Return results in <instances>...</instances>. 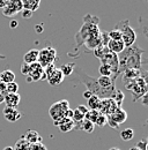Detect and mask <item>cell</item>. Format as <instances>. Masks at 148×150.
<instances>
[{"label": "cell", "mask_w": 148, "mask_h": 150, "mask_svg": "<svg viewBox=\"0 0 148 150\" xmlns=\"http://www.w3.org/2000/svg\"><path fill=\"white\" fill-rule=\"evenodd\" d=\"M129 82V81H125ZM125 87L131 90V93L133 95V102H135L137 99L144 97L145 95H147V81H146V76H140L135 80H131L130 83H125Z\"/></svg>", "instance_id": "cell-3"}, {"label": "cell", "mask_w": 148, "mask_h": 150, "mask_svg": "<svg viewBox=\"0 0 148 150\" xmlns=\"http://www.w3.org/2000/svg\"><path fill=\"white\" fill-rule=\"evenodd\" d=\"M18 20H12L11 21V23H9V27L12 28V29H15V28H18Z\"/></svg>", "instance_id": "cell-42"}, {"label": "cell", "mask_w": 148, "mask_h": 150, "mask_svg": "<svg viewBox=\"0 0 148 150\" xmlns=\"http://www.w3.org/2000/svg\"><path fill=\"white\" fill-rule=\"evenodd\" d=\"M129 150H139V149H138L137 147H132V148H130Z\"/></svg>", "instance_id": "cell-47"}, {"label": "cell", "mask_w": 148, "mask_h": 150, "mask_svg": "<svg viewBox=\"0 0 148 150\" xmlns=\"http://www.w3.org/2000/svg\"><path fill=\"white\" fill-rule=\"evenodd\" d=\"M76 110H78V111H79L80 113H82L83 115H85L86 113L89 111V109H88V108H87L86 105H79V106L76 108Z\"/></svg>", "instance_id": "cell-39"}, {"label": "cell", "mask_w": 148, "mask_h": 150, "mask_svg": "<svg viewBox=\"0 0 148 150\" xmlns=\"http://www.w3.org/2000/svg\"><path fill=\"white\" fill-rule=\"evenodd\" d=\"M74 125H75V127H76V126H81L80 129L85 131L86 133H92L94 129H95V125L92 124V121H88V120H86V119H83L81 122H78V124H74ZM75 127H74V128H75Z\"/></svg>", "instance_id": "cell-22"}, {"label": "cell", "mask_w": 148, "mask_h": 150, "mask_svg": "<svg viewBox=\"0 0 148 150\" xmlns=\"http://www.w3.org/2000/svg\"><path fill=\"white\" fill-rule=\"evenodd\" d=\"M26 81H27L28 83H30V82H33V79H31L29 75H27V77H26Z\"/></svg>", "instance_id": "cell-44"}, {"label": "cell", "mask_w": 148, "mask_h": 150, "mask_svg": "<svg viewBox=\"0 0 148 150\" xmlns=\"http://www.w3.org/2000/svg\"><path fill=\"white\" fill-rule=\"evenodd\" d=\"M23 5V9H29L33 13L39 8L41 0H21Z\"/></svg>", "instance_id": "cell-19"}, {"label": "cell", "mask_w": 148, "mask_h": 150, "mask_svg": "<svg viewBox=\"0 0 148 150\" xmlns=\"http://www.w3.org/2000/svg\"><path fill=\"white\" fill-rule=\"evenodd\" d=\"M107 118H108V120H107V124H109V125H110V126H111V127H112V128H115V129H117L119 125H118V124H117L116 121H113V120L111 119V117H110V115H107Z\"/></svg>", "instance_id": "cell-37"}, {"label": "cell", "mask_w": 148, "mask_h": 150, "mask_svg": "<svg viewBox=\"0 0 148 150\" xmlns=\"http://www.w3.org/2000/svg\"><path fill=\"white\" fill-rule=\"evenodd\" d=\"M4 115H5V118H6V120L7 121H9V122H15V121H18L21 119V117H22V114L20 111H18L16 109H13V108H5L4 109Z\"/></svg>", "instance_id": "cell-11"}, {"label": "cell", "mask_w": 148, "mask_h": 150, "mask_svg": "<svg viewBox=\"0 0 148 150\" xmlns=\"http://www.w3.org/2000/svg\"><path fill=\"white\" fill-rule=\"evenodd\" d=\"M74 68H75V64L71 62V64H65V65H61V67L59 68L60 72L63 73L64 77L65 76H70L74 72Z\"/></svg>", "instance_id": "cell-25"}, {"label": "cell", "mask_w": 148, "mask_h": 150, "mask_svg": "<svg viewBox=\"0 0 148 150\" xmlns=\"http://www.w3.org/2000/svg\"><path fill=\"white\" fill-rule=\"evenodd\" d=\"M38 60V50H29L24 57H23V62L24 64H28V65H31V64H35Z\"/></svg>", "instance_id": "cell-18"}, {"label": "cell", "mask_w": 148, "mask_h": 150, "mask_svg": "<svg viewBox=\"0 0 148 150\" xmlns=\"http://www.w3.org/2000/svg\"><path fill=\"white\" fill-rule=\"evenodd\" d=\"M20 100H21V96L18 94H6L4 96V102L6 103L7 108L15 109L20 104Z\"/></svg>", "instance_id": "cell-12"}, {"label": "cell", "mask_w": 148, "mask_h": 150, "mask_svg": "<svg viewBox=\"0 0 148 150\" xmlns=\"http://www.w3.org/2000/svg\"><path fill=\"white\" fill-rule=\"evenodd\" d=\"M101 64L108 65L112 69V73L115 77H118V56L113 52H110L109 50L103 54V57L101 58Z\"/></svg>", "instance_id": "cell-7"}, {"label": "cell", "mask_w": 148, "mask_h": 150, "mask_svg": "<svg viewBox=\"0 0 148 150\" xmlns=\"http://www.w3.org/2000/svg\"><path fill=\"white\" fill-rule=\"evenodd\" d=\"M145 53V50L138 46L125 47L118 56V74L124 73L127 69H140V66L144 64L141 57Z\"/></svg>", "instance_id": "cell-1"}, {"label": "cell", "mask_w": 148, "mask_h": 150, "mask_svg": "<svg viewBox=\"0 0 148 150\" xmlns=\"http://www.w3.org/2000/svg\"><path fill=\"white\" fill-rule=\"evenodd\" d=\"M108 36L111 40H122V34L118 29H113L108 33Z\"/></svg>", "instance_id": "cell-32"}, {"label": "cell", "mask_w": 148, "mask_h": 150, "mask_svg": "<svg viewBox=\"0 0 148 150\" xmlns=\"http://www.w3.org/2000/svg\"><path fill=\"white\" fill-rule=\"evenodd\" d=\"M76 75L79 77V80L87 87V90H89L92 95L97 96L100 99H107L111 98L112 94L115 93L116 89H103L98 86L96 79H94L92 76L87 75L83 72H76Z\"/></svg>", "instance_id": "cell-2"}, {"label": "cell", "mask_w": 148, "mask_h": 150, "mask_svg": "<svg viewBox=\"0 0 148 150\" xmlns=\"http://www.w3.org/2000/svg\"><path fill=\"white\" fill-rule=\"evenodd\" d=\"M0 103H4V95L0 94Z\"/></svg>", "instance_id": "cell-46"}, {"label": "cell", "mask_w": 148, "mask_h": 150, "mask_svg": "<svg viewBox=\"0 0 148 150\" xmlns=\"http://www.w3.org/2000/svg\"><path fill=\"white\" fill-rule=\"evenodd\" d=\"M98 72H100L101 76H113L112 69H111L108 65H104V64H101Z\"/></svg>", "instance_id": "cell-29"}, {"label": "cell", "mask_w": 148, "mask_h": 150, "mask_svg": "<svg viewBox=\"0 0 148 150\" xmlns=\"http://www.w3.org/2000/svg\"><path fill=\"white\" fill-rule=\"evenodd\" d=\"M109 150H120L119 148H110Z\"/></svg>", "instance_id": "cell-48"}, {"label": "cell", "mask_w": 148, "mask_h": 150, "mask_svg": "<svg viewBox=\"0 0 148 150\" xmlns=\"http://www.w3.org/2000/svg\"><path fill=\"white\" fill-rule=\"evenodd\" d=\"M92 96V94L89 91V90H85V91L82 93V97H83V98H86L87 100H88V99H89Z\"/></svg>", "instance_id": "cell-41"}, {"label": "cell", "mask_w": 148, "mask_h": 150, "mask_svg": "<svg viewBox=\"0 0 148 150\" xmlns=\"http://www.w3.org/2000/svg\"><path fill=\"white\" fill-rule=\"evenodd\" d=\"M117 105L116 103L111 99V98H107V99H101V104H100V109L98 112L105 115H111L112 113L117 110Z\"/></svg>", "instance_id": "cell-9"}, {"label": "cell", "mask_w": 148, "mask_h": 150, "mask_svg": "<svg viewBox=\"0 0 148 150\" xmlns=\"http://www.w3.org/2000/svg\"><path fill=\"white\" fill-rule=\"evenodd\" d=\"M55 59H56V50L52 46H48V47H44L43 50L38 51V60H37V62L43 68H45L46 66L53 64Z\"/></svg>", "instance_id": "cell-6"}, {"label": "cell", "mask_w": 148, "mask_h": 150, "mask_svg": "<svg viewBox=\"0 0 148 150\" xmlns=\"http://www.w3.org/2000/svg\"><path fill=\"white\" fill-rule=\"evenodd\" d=\"M46 80L49 81V83H50L51 86H58V84H60V83L63 82L64 75L60 72L59 68H55L51 74L49 75V76H46Z\"/></svg>", "instance_id": "cell-13"}, {"label": "cell", "mask_w": 148, "mask_h": 150, "mask_svg": "<svg viewBox=\"0 0 148 150\" xmlns=\"http://www.w3.org/2000/svg\"><path fill=\"white\" fill-rule=\"evenodd\" d=\"M34 29H35V31H36L37 34H42V33L44 31V27H43V24H42V23H39V24H36Z\"/></svg>", "instance_id": "cell-40"}, {"label": "cell", "mask_w": 148, "mask_h": 150, "mask_svg": "<svg viewBox=\"0 0 148 150\" xmlns=\"http://www.w3.org/2000/svg\"><path fill=\"white\" fill-rule=\"evenodd\" d=\"M29 150H48V149H46V147L42 142H38V143L30 144L29 146Z\"/></svg>", "instance_id": "cell-34"}, {"label": "cell", "mask_w": 148, "mask_h": 150, "mask_svg": "<svg viewBox=\"0 0 148 150\" xmlns=\"http://www.w3.org/2000/svg\"><path fill=\"white\" fill-rule=\"evenodd\" d=\"M135 147L139 150H147V141H146V140H140V141L135 144Z\"/></svg>", "instance_id": "cell-35"}, {"label": "cell", "mask_w": 148, "mask_h": 150, "mask_svg": "<svg viewBox=\"0 0 148 150\" xmlns=\"http://www.w3.org/2000/svg\"><path fill=\"white\" fill-rule=\"evenodd\" d=\"M24 140L29 143V144H34V143H38V142H42V137L39 135V133L34 129H29V131L26 132V134L23 135Z\"/></svg>", "instance_id": "cell-14"}, {"label": "cell", "mask_w": 148, "mask_h": 150, "mask_svg": "<svg viewBox=\"0 0 148 150\" xmlns=\"http://www.w3.org/2000/svg\"><path fill=\"white\" fill-rule=\"evenodd\" d=\"M120 137L123 141H130L134 137V131L132 128H125L120 132Z\"/></svg>", "instance_id": "cell-27"}, {"label": "cell", "mask_w": 148, "mask_h": 150, "mask_svg": "<svg viewBox=\"0 0 148 150\" xmlns=\"http://www.w3.org/2000/svg\"><path fill=\"white\" fill-rule=\"evenodd\" d=\"M2 150H14V148H13V147H9V146H8V147H6V148H4V149Z\"/></svg>", "instance_id": "cell-45"}, {"label": "cell", "mask_w": 148, "mask_h": 150, "mask_svg": "<svg viewBox=\"0 0 148 150\" xmlns=\"http://www.w3.org/2000/svg\"><path fill=\"white\" fill-rule=\"evenodd\" d=\"M141 76V72L140 69H127L124 72V76H123V81H131V80H135L138 77Z\"/></svg>", "instance_id": "cell-21"}, {"label": "cell", "mask_w": 148, "mask_h": 150, "mask_svg": "<svg viewBox=\"0 0 148 150\" xmlns=\"http://www.w3.org/2000/svg\"><path fill=\"white\" fill-rule=\"evenodd\" d=\"M60 132L63 133H67V132H71L72 129H74L75 125H74V121L72 119H68V118H63L58 124H56Z\"/></svg>", "instance_id": "cell-15"}, {"label": "cell", "mask_w": 148, "mask_h": 150, "mask_svg": "<svg viewBox=\"0 0 148 150\" xmlns=\"http://www.w3.org/2000/svg\"><path fill=\"white\" fill-rule=\"evenodd\" d=\"M107 120H108L107 115H105V114L100 113V114H98V117L96 118V120H95L94 125H95V126H97V127H100V128H103V127L107 125Z\"/></svg>", "instance_id": "cell-28"}, {"label": "cell", "mask_w": 148, "mask_h": 150, "mask_svg": "<svg viewBox=\"0 0 148 150\" xmlns=\"http://www.w3.org/2000/svg\"><path fill=\"white\" fill-rule=\"evenodd\" d=\"M18 84L15 81L6 84V94H18Z\"/></svg>", "instance_id": "cell-30"}, {"label": "cell", "mask_w": 148, "mask_h": 150, "mask_svg": "<svg viewBox=\"0 0 148 150\" xmlns=\"http://www.w3.org/2000/svg\"><path fill=\"white\" fill-rule=\"evenodd\" d=\"M100 104H101V99H100L97 96L92 95V97L88 99L87 108H89V110H97V111H98V109H100Z\"/></svg>", "instance_id": "cell-24"}, {"label": "cell", "mask_w": 148, "mask_h": 150, "mask_svg": "<svg viewBox=\"0 0 148 150\" xmlns=\"http://www.w3.org/2000/svg\"><path fill=\"white\" fill-rule=\"evenodd\" d=\"M21 14H22V18L23 19H30L33 16V12L29 11V9H22L21 11Z\"/></svg>", "instance_id": "cell-36"}, {"label": "cell", "mask_w": 148, "mask_h": 150, "mask_svg": "<svg viewBox=\"0 0 148 150\" xmlns=\"http://www.w3.org/2000/svg\"><path fill=\"white\" fill-rule=\"evenodd\" d=\"M85 119V115L82 114V113H80L76 109L73 110V118H72V120L74 121V124H78V122H81L82 120Z\"/></svg>", "instance_id": "cell-33"}, {"label": "cell", "mask_w": 148, "mask_h": 150, "mask_svg": "<svg viewBox=\"0 0 148 150\" xmlns=\"http://www.w3.org/2000/svg\"><path fill=\"white\" fill-rule=\"evenodd\" d=\"M28 75L33 79V82H34V81H39V80H42V79H45L44 69H43V67H42L38 62H35V64H31V65H30Z\"/></svg>", "instance_id": "cell-10"}, {"label": "cell", "mask_w": 148, "mask_h": 150, "mask_svg": "<svg viewBox=\"0 0 148 150\" xmlns=\"http://www.w3.org/2000/svg\"><path fill=\"white\" fill-rule=\"evenodd\" d=\"M29 146H30V144L24 140V137H23V135H22V136L20 137V140L15 143L14 150H29Z\"/></svg>", "instance_id": "cell-26"}, {"label": "cell", "mask_w": 148, "mask_h": 150, "mask_svg": "<svg viewBox=\"0 0 148 150\" xmlns=\"http://www.w3.org/2000/svg\"><path fill=\"white\" fill-rule=\"evenodd\" d=\"M68 109H70V103H68V100H66V99H63V100L57 102V103H55V104L50 108L49 114H50L51 118L53 119L55 125L58 124L63 118H65V112H66Z\"/></svg>", "instance_id": "cell-5"}, {"label": "cell", "mask_w": 148, "mask_h": 150, "mask_svg": "<svg viewBox=\"0 0 148 150\" xmlns=\"http://www.w3.org/2000/svg\"><path fill=\"white\" fill-rule=\"evenodd\" d=\"M0 81L2 83H5V84L11 83V82H14L15 81V74H14V72L8 71V69L1 72L0 73Z\"/></svg>", "instance_id": "cell-20"}, {"label": "cell", "mask_w": 148, "mask_h": 150, "mask_svg": "<svg viewBox=\"0 0 148 150\" xmlns=\"http://www.w3.org/2000/svg\"><path fill=\"white\" fill-rule=\"evenodd\" d=\"M107 47L110 52H113L116 54H119L124 49H125V45L122 40H109L108 44H107Z\"/></svg>", "instance_id": "cell-16"}, {"label": "cell", "mask_w": 148, "mask_h": 150, "mask_svg": "<svg viewBox=\"0 0 148 150\" xmlns=\"http://www.w3.org/2000/svg\"><path fill=\"white\" fill-rule=\"evenodd\" d=\"M124 98H125V95L123 91H120V90H115V93L112 94L111 96V99L116 103V105L118 106V108H122V104H123V102H124Z\"/></svg>", "instance_id": "cell-23"}, {"label": "cell", "mask_w": 148, "mask_h": 150, "mask_svg": "<svg viewBox=\"0 0 148 150\" xmlns=\"http://www.w3.org/2000/svg\"><path fill=\"white\" fill-rule=\"evenodd\" d=\"M29 67H30V65H28V64H22V66H21V73L24 75H27L29 73Z\"/></svg>", "instance_id": "cell-38"}, {"label": "cell", "mask_w": 148, "mask_h": 150, "mask_svg": "<svg viewBox=\"0 0 148 150\" xmlns=\"http://www.w3.org/2000/svg\"><path fill=\"white\" fill-rule=\"evenodd\" d=\"M22 9H23V5L21 0H9L7 6L2 9V14L7 18H12L18 13H21Z\"/></svg>", "instance_id": "cell-8"}, {"label": "cell", "mask_w": 148, "mask_h": 150, "mask_svg": "<svg viewBox=\"0 0 148 150\" xmlns=\"http://www.w3.org/2000/svg\"><path fill=\"white\" fill-rule=\"evenodd\" d=\"M98 114H100V112L97 110H89L88 112L85 114V119L88 120V121H92V124H94L95 120H96V118L98 117Z\"/></svg>", "instance_id": "cell-31"}, {"label": "cell", "mask_w": 148, "mask_h": 150, "mask_svg": "<svg viewBox=\"0 0 148 150\" xmlns=\"http://www.w3.org/2000/svg\"><path fill=\"white\" fill-rule=\"evenodd\" d=\"M116 29H118L120 31V34H122V42L124 43L125 47H130V46H132L135 43V40H137V33L130 25L129 20H123V21L118 22Z\"/></svg>", "instance_id": "cell-4"}, {"label": "cell", "mask_w": 148, "mask_h": 150, "mask_svg": "<svg viewBox=\"0 0 148 150\" xmlns=\"http://www.w3.org/2000/svg\"><path fill=\"white\" fill-rule=\"evenodd\" d=\"M110 117L113 121H116L119 125V124H123V122L126 121V119H127V112L125 110H123L122 108H117V110L112 113Z\"/></svg>", "instance_id": "cell-17"}, {"label": "cell", "mask_w": 148, "mask_h": 150, "mask_svg": "<svg viewBox=\"0 0 148 150\" xmlns=\"http://www.w3.org/2000/svg\"><path fill=\"white\" fill-rule=\"evenodd\" d=\"M8 2H9V0H0V9H4Z\"/></svg>", "instance_id": "cell-43"}]
</instances>
